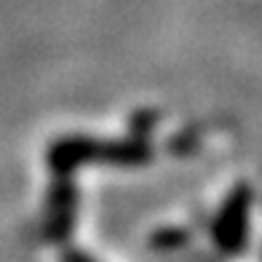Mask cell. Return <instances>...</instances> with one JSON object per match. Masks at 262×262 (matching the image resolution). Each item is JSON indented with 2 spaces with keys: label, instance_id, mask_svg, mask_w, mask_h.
<instances>
[{
  "label": "cell",
  "instance_id": "obj_1",
  "mask_svg": "<svg viewBox=\"0 0 262 262\" xmlns=\"http://www.w3.org/2000/svg\"><path fill=\"white\" fill-rule=\"evenodd\" d=\"M246 220H249V195L244 190H238L228 204H225L220 220H217V228H214L217 244L225 252H235L241 246L244 235H246Z\"/></svg>",
  "mask_w": 262,
  "mask_h": 262
},
{
  "label": "cell",
  "instance_id": "obj_2",
  "mask_svg": "<svg viewBox=\"0 0 262 262\" xmlns=\"http://www.w3.org/2000/svg\"><path fill=\"white\" fill-rule=\"evenodd\" d=\"M64 262H91L89 257H83V254H78V252H73V254H67L64 257Z\"/></svg>",
  "mask_w": 262,
  "mask_h": 262
}]
</instances>
